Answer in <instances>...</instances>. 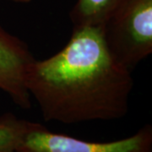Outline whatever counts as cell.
Here are the masks:
<instances>
[{"mask_svg":"<svg viewBox=\"0 0 152 152\" xmlns=\"http://www.w3.org/2000/svg\"><path fill=\"white\" fill-rule=\"evenodd\" d=\"M131 70L114 58L100 27H74L56 54L35 60L26 87L45 121L75 124L120 119L129 112Z\"/></svg>","mask_w":152,"mask_h":152,"instance_id":"obj_1","label":"cell"},{"mask_svg":"<svg viewBox=\"0 0 152 152\" xmlns=\"http://www.w3.org/2000/svg\"><path fill=\"white\" fill-rule=\"evenodd\" d=\"M102 30L111 54L131 70L152 53V0H125Z\"/></svg>","mask_w":152,"mask_h":152,"instance_id":"obj_2","label":"cell"},{"mask_svg":"<svg viewBox=\"0 0 152 152\" xmlns=\"http://www.w3.org/2000/svg\"><path fill=\"white\" fill-rule=\"evenodd\" d=\"M16 152H152V127L145 125L134 134L119 140L97 143L53 133L33 123Z\"/></svg>","mask_w":152,"mask_h":152,"instance_id":"obj_3","label":"cell"},{"mask_svg":"<svg viewBox=\"0 0 152 152\" xmlns=\"http://www.w3.org/2000/svg\"><path fill=\"white\" fill-rule=\"evenodd\" d=\"M35 60L26 43L0 25V90L23 109L31 107L26 75Z\"/></svg>","mask_w":152,"mask_h":152,"instance_id":"obj_4","label":"cell"},{"mask_svg":"<svg viewBox=\"0 0 152 152\" xmlns=\"http://www.w3.org/2000/svg\"><path fill=\"white\" fill-rule=\"evenodd\" d=\"M125 0H78L70 12L74 27L102 28Z\"/></svg>","mask_w":152,"mask_h":152,"instance_id":"obj_5","label":"cell"},{"mask_svg":"<svg viewBox=\"0 0 152 152\" xmlns=\"http://www.w3.org/2000/svg\"><path fill=\"white\" fill-rule=\"evenodd\" d=\"M33 122L20 119L12 113L0 117V152H16Z\"/></svg>","mask_w":152,"mask_h":152,"instance_id":"obj_6","label":"cell"},{"mask_svg":"<svg viewBox=\"0 0 152 152\" xmlns=\"http://www.w3.org/2000/svg\"><path fill=\"white\" fill-rule=\"evenodd\" d=\"M13 2H16V3H28V2H31L32 0H10Z\"/></svg>","mask_w":152,"mask_h":152,"instance_id":"obj_7","label":"cell"}]
</instances>
